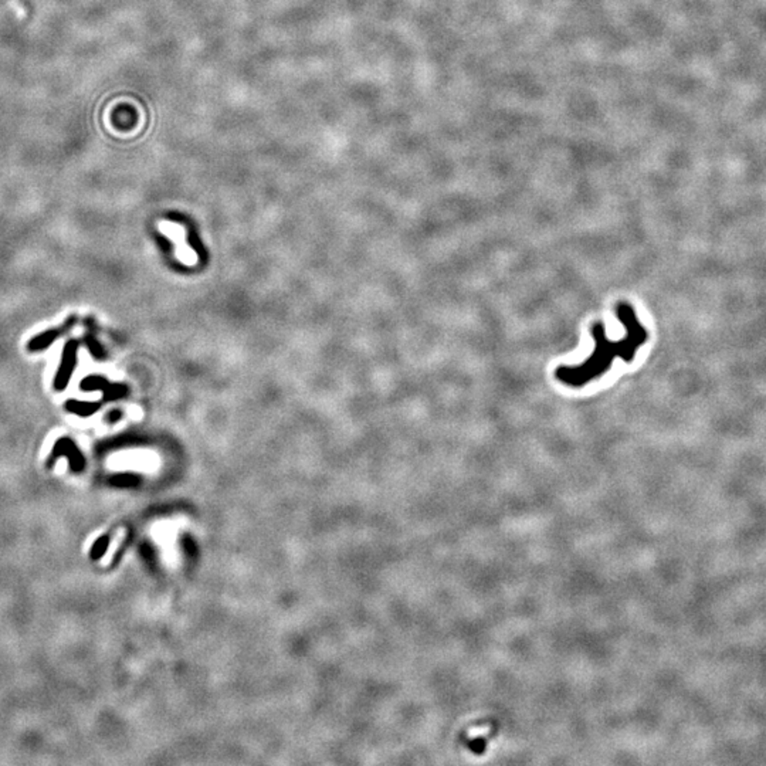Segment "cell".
Returning <instances> with one entry per match:
<instances>
[{
    "mask_svg": "<svg viewBox=\"0 0 766 766\" xmlns=\"http://www.w3.org/2000/svg\"><path fill=\"white\" fill-rule=\"evenodd\" d=\"M65 408L70 410V412H74L77 415H82V416H90L93 415L96 410H98L100 408V403H90V402H75V401H70L67 402Z\"/></svg>",
    "mask_w": 766,
    "mask_h": 766,
    "instance_id": "5b68a950",
    "label": "cell"
},
{
    "mask_svg": "<svg viewBox=\"0 0 766 766\" xmlns=\"http://www.w3.org/2000/svg\"><path fill=\"white\" fill-rule=\"evenodd\" d=\"M161 230L165 236L172 239L176 243V257L186 266H195L197 263V254L186 243L185 228L172 221L161 223Z\"/></svg>",
    "mask_w": 766,
    "mask_h": 766,
    "instance_id": "7a4b0ae2",
    "label": "cell"
},
{
    "mask_svg": "<svg viewBox=\"0 0 766 766\" xmlns=\"http://www.w3.org/2000/svg\"><path fill=\"white\" fill-rule=\"evenodd\" d=\"M77 349H79V344L75 341H68L64 346L61 363L54 377V388L57 391H63L68 385L77 363Z\"/></svg>",
    "mask_w": 766,
    "mask_h": 766,
    "instance_id": "3957f363",
    "label": "cell"
},
{
    "mask_svg": "<svg viewBox=\"0 0 766 766\" xmlns=\"http://www.w3.org/2000/svg\"><path fill=\"white\" fill-rule=\"evenodd\" d=\"M616 314L626 330L625 338L619 341L609 339L603 323H596L592 327V337L595 339L592 355L579 365L559 366L555 376L561 383L569 388H583L588 383L603 376L616 358H621L625 362H632L635 359L642 345L649 339V332L630 304H618Z\"/></svg>",
    "mask_w": 766,
    "mask_h": 766,
    "instance_id": "6da1fadb",
    "label": "cell"
},
{
    "mask_svg": "<svg viewBox=\"0 0 766 766\" xmlns=\"http://www.w3.org/2000/svg\"><path fill=\"white\" fill-rule=\"evenodd\" d=\"M75 323V318H70L65 325H63L61 328H54V330H50V331H46L43 334H40L39 337L33 338L30 342H29V349L30 351H41L44 348H47L50 344H53L57 338H60L67 330H70Z\"/></svg>",
    "mask_w": 766,
    "mask_h": 766,
    "instance_id": "277c9868",
    "label": "cell"
},
{
    "mask_svg": "<svg viewBox=\"0 0 766 766\" xmlns=\"http://www.w3.org/2000/svg\"><path fill=\"white\" fill-rule=\"evenodd\" d=\"M107 385L105 379L100 377V376H91V377H86L82 383V389L84 391H93V389H98V388H103Z\"/></svg>",
    "mask_w": 766,
    "mask_h": 766,
    "instance_id": "8992f818",
    "label": "cell"
}]
</instances>
